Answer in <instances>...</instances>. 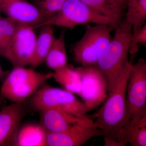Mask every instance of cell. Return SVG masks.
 I'll return each instance as SVG.
<instances>
[{"mask_svg":"<svg viewBox=\"0 0 146 146\" xmlns=\"http://www.w3.org/2000/svg\"><path fill=\"white\" fill-rule=\"evenodd\" d=\"M132 64L129 61L126 64L94 121L104 137L105 146H118V133L126 122L127 86Z\"/></svg>","mask_w":146,"mask_h":146,"instance_id":"1","label":"cell"},{"mask_svg":"<svg viewBox=\"0 0 146 146\" xmlns=\"http://www.w3.org/2000/svg\"><path fill=\"white\" fill-rule=\"evenodd\" d=\"M115 30L114 37L96 65L107 79L108 93L114 89L129 61L128 54L132 36V27L123 18Z\"/></svg>","mask_w":146,"mask_h":146,"instance_id":"2","label":"cell"},{"mask_svg":"<svg viewBox=\"0 0 146 146\" xmlns=\"http://www.w3.org/2000/svg\"><path fill=\"white\" fill-rule=\"evenodd\" d=\"M53 76V72L43 74L31 68L13 67L3 82L0 96L14 103L25 101Z\"/></svg>","mask_w":146,"mask_h":146,"instance_id":"3","label":"cell"},{"mask_svg":"<svg viewBox=\"0 0 146 146\" xmlns=\"http://www.w3.org/2000/svg\"><path fill=\"white\" fill-rule=\"evenodd\" d=\"M115 29L109 25H86L84 34L73 46L74 59L82 66H96L111 40L110 33Z\"/></svg>","mask_w":146,"mask_h":146,"instance_id":"4","label":"cell"},{"mask_svg":"<svg viewBox=\"0 0 146 146\" xmlns=\"http://www.w3.org/2000/svg\"><path fill=\"white\" fill-rule=\"evenodd\" d=\"M89 23L109 25L115 29L109 19L95 12L80 0H67L58 13L48 18L36 29L49 25L72 29L77 26Z\"/></svg>","mask_w":146,"mask_h":146,"instance_id":"5","label":"cell"},{"mask_svg":"<svg viewBox=\"0 0 146 146\" xmlns=\"http://www.w3.org/2000/svg\"><path fill=\"white\" fill-rule=\"evenodd\" d=\"M72 92L44 84L32 96L29 104L38 111L52 108L76 115H85L89 112L84 104L80 101Z\"/></svg>","mask_w":146,"mask_h":146,"instance_id":"6","label":"cell"},{"mask_svg":"<svg viewBox=\"0 0 146 146\" xmlns=\"http://www.w3.org/2000/svg\"><path fill=\"white\" fill-rule=\"evenodd\" d=\"M146 115V62L132 64L126 89V122Z\"/></svg>","mask_w":146,"mask_h":146,"instance_id":"7","label":"cell"},{"mask_svg":"<svg viewBox=\"0 0 146 146\" xmlns=\"http://www.w3.org/2000/svg\"><path fill=\"white\" fill-rule=\"evenodd\" d=\"M81 80L78 94L88 111H91L105 101L108 91L106 78L96 66H82L76 68Z\"/></svg>","mask_w":146,"mask_h":146,"instance_id":"8","label":"cell"},{"mask_svg":"<svg viewBox=\"0 0 146 146\" xmlns=\"http://www.w3.org/2000/svg\"><path fill=\"white\" fill-rule=\"evenodd\" d=\"M32 27L18 24L3 57L13 67L30 65L33 55L37 36Z\"/></svg>","mask_w":146,"mask_h":146,"instance_id":"9","label":"cell"},{"mask_svg":"<svg viewBox=\"0 0 146 146\" xmlns=\"http://www.w3.org/2000/svg\"><path fill=\"white\" fill-rule=\"evenodd\" d=\"M100 135L101 131L89 118L67 131L47 132L46 146H82L91 138Z\"/></svg>","mask_w":146,"mask_h":146,"instance_id":"10","label":"cell"},{"mask_svg":"<svg viewBox=\"0 0 146 146\" xmlns=\"http://www.w3.org/2000/svg\"><path fill=\"white\" fill-rule=\"evenodd\" d=\"M29 109L25 100L14 103L0 111V146H15L21 122Z\"/></svg>","mask_w":146,"mask_h":146,"instance_id":"11","label":"cell"},{"mask_svg":"<svg viewBox=\"0 0 146 146\" xmlns=\"http://www.w3.org/2000/svg\"><path fill=\"white\" fill-rule=\"evenodd\" d=\"M0 10L18 24L29 26L34 29L48 19L36 5L25 0H0Z\"/></svg>","mask_w":146,"mask_h":146,"instance_id":"12","label":"cell"},{"mask_svg":"<svg viewBox=\"0 0 146 146\" xmlns=\"http://www.w3.org/2000/svg\"><path fill=\"white\" fill-rule=\"evenodd\" d=\"M40 124L46 132H61L70 130L89 119L86 115H76L52 108L38 110Z\"/></svg>","mask_w":146,"mask_h":146,"instance_id":"13","label":"cell"},{"mask_svg":"<svg viewBox=\"0 0 146 146\" xmlns=\"http://www.w3.org/2000/svg\"><path fill=\"white\" fill-rule=\"evenodd\" d=\"M118 146H146V115L128 121L118 134Z\"/></svg>","mask_w":146,"mask_h":146,"instance_id":"14","label":"cell"},{"mask_svg":"<svg viewBox=\"0 0 146 146\" xmlns=\"http://www.w3.org/2000/svg\"><path fill=\"white\" fill-rule=\"evenodd\" d=\"M92 10L106 17L117 28L123 21L125 8L118 0H80Z\"/></svg>","mask_w":146,"mask_h":146,"instance_id":"15","label":"cell"},{"mask_svg":"<svg viewBox=\"0 0 146 146\" xmlns=\"http://www.w3.org/2000/svg\"><path fill=\"white\" fill-rule=\"evenodd\" d=\"M39 35L37 36L34 55L30 66L31 69H36L44 62L55 39L52 26H44L40 27Z\"/></svg>","mask_w":146,"mask_h":146,"instance_id":"16","label":"cell"},{"mask_svg":"<svg viewBox=\"0 0 146 146\" xmlns=\"http://www.w3.org/2000/svg\"><path fill=\"white\" fill-rule=\"evenodd\" d=\"M46 133L40 124L26 125L19 128L15 146H46Z\"/></svg>","mask_w":146,"mask_h":146,"instance_id":"17","label":"cell"},{"mask_svg":"<svg viewBox=\"0 0 146 146\" xmlns=\"http://www.w3.org/2000/svg\"><path fill=\"white\" fill-rule=\"evenodd\" d=\"M65 31L63 30L56 38L45 59L47 66L54 71L59 70L68 64L65 44Z\"/></svg>","mask_w":146,"mask_h":146,"instance_id":"18","label":"cell"},{"mask_svg":"<svg viewBox=\"0 0 146 146\" xmlns=\"http://www.w3.org/2000/svg\"><path fill=\"white\" fill-rule=\"evenodd\" d=\"M53 78L67 91L78 95L81 89L80 76L76 68L68 64L54 71Z\"/></svg>","mask_w":146,"mask_h":146,"instance_id":"19","label":"cell"},{"mask_svg":"<svg viewBox=\"0 0 146 146\" xmlns=\"http://www.w3.org/2000/svg\"><path fill=\"white\" fill-rule=\"evenodd\" d=\"M127 10L124 19L132 27V31L146 24V0H127Z\"/></svg>","mask_w":146,"mask_h":146,"instance_id":"20","label":"cell"},{"mask_svg":"<svg viewBox=\"0 0 146 146\" xmlns=\"http://www.w3.org/2000/svg\"><path fill=\"white\" fill-rule=\"evenodd\" d=\"M67 0H34L35 5L38 7L48 17L58 13Z\"/></svg>","mask_w":146,"mask_h":146,"instance_id":"21","label":"cell"},{"mask_svg":"<svg viewBox=\"0 0 146 146\" xmlns=\"http://www.w3.org/2000/svg\"><path fill=\"white\" fill-rule=\"evenodd\" d=\"M146 44V24L140 28L132 31V36L129 46V53L134 56L138 52L139 46Z\"/></svg>","mask_w":146,"mask_h":146,"instance_id":"22","label":"cell"},{"mask_svg":"<svg viewBox=\"0 0 146 146\" xmlns=\"http://www.w3.org/2000/svg\"><path fill=\"white\" fill-rule=\"evenodd\" d=\"M4 17L0 16V55L3 56L4 53Z\"/></svg>","mask_w":146,"mask_h":146,"instance_id":"23","label":"cell"},{"mask_svg":"<svg viewBox=\"0 0 146 146\" xmlns=\"http://www.w3.org/2000/svg\"><path fill=\"white\" fill-rule=\"evenodd\" d=\"M8 73L7 72L3 70L0 64V81L3 82L4 80L8 75Z\"/></svg>","mask_w":146,"mask_h":146,"instance_id":"24","label":"cell"},{"mask_svg":"<svg viewBox=\"0 0 146 146\" xmlns=\"http://www.w3.org/2000/svg\"><path fill=\"white\" fill-rule=\"evenodd\" d=\"M119 2L124 7H125L127 5V0H118Z\"/></svg>","mask_w":146,"mask_h":146,"instance_id":"25","label":"cell"},{"mask_svg":"<svg viewBox=\"0 0 146 146\" xmlns=\"http://www.w3.org/2000/svg\"><path fill=\"white\" fill-rule=\"evenodd\" d=\"M0 13H1V10H0Z\"/></svg>","mask_w":146,"mask_h":146,"instance_id":"26","label":"cell"}]
</instances>
